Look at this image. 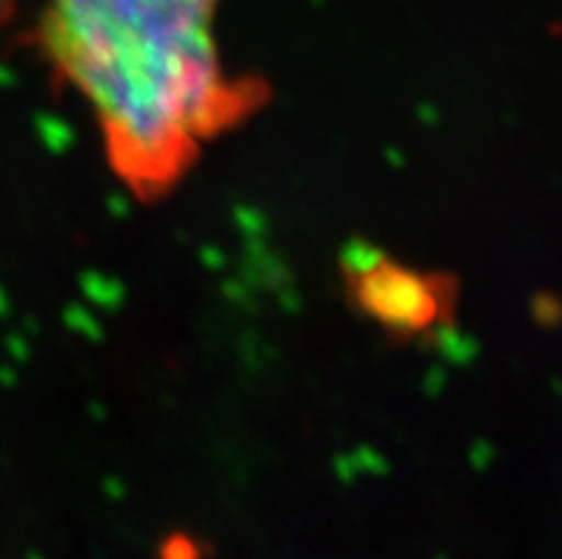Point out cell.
I'll list each match as a JSON object with an SVG mask.
<instances>
[{"instance_id": "1", "label": "cell", "mask_w": 562, "mask_h": 559, "mask_svg": "<svg viewBox=\"0 0 562 559\" xmlns=\"http://www.w3.org/2000/svg\"><path fill=\"white\" fill-rule=\"evenodd\" d=\"M217 0H52L41 41L92 107L114 175L151 200L255 107L214 46Z\"/></svg>"}, {"instance_id": "2", "label": "cell", "mask_w": 562, "mask_h": 559, "mask_svg": "<svg viewBox=\"0 0 562 559\" xmlns=\"http://www.w3.org/2000/svg\"><path fill=\"white\" fill-rule=\"evenodd\" d=\"M360 291H363V300L371 312L392 326L426 328L435 323L442 309L440 291L435 289V283L403 269H394V266L366 271V277L360 280Z\"/></svg>"}, {"instance_id": "3", "label": "cell", "mask_w": 562, "mask_h": 559, "mask_svg": "<svg viewBox=\"0 0 562 559\" xmlns=\"http://www.w3.org/2000/svg\"><path fill=\"white\" fill-rule=\"evenodd\" d=\"M14 12V0H0V29L7 26Z\"/></svg>"}]
</instances>
